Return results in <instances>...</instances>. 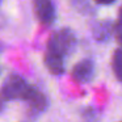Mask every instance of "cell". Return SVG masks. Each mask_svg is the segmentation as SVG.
<instances>
[{
    "mask_svg": "<svg viewBox=\"0 0 122 122\" xmlns=\"http://www.w3.org/2000/svg\"><path fill=\"white\" fill-rule=\"evenodd\" d=\"M33 88L21 76L9 75L1 85V93L5 100H26Z\"/></svg>",
    "mask_w": 122,
    "mask_h": 122,
    "instance_id": "obj_1",
    "label": "cell"
},
{
    "mask_svg": "<svg viewBox=\"0 0 122 122\" xmlns=\"http://www.w3.org/2000/svg\"><path fill=\"white\" fill-rule=\"evenodd\" d=\"M75 43H76V40H75L74 33L70 29H61L51 34L47 43V51L63 56L74 49Z\"/></svg>",
    "mask_w": 122,
    "mask_h": 122,
    "instance_id": "obj_2",
    "label": "cell"
},
{
    "mask_svg": "<svg viewBox=\"0 0 122 122\" xmlns=\"http://www.w3.org/2000/svg\"><path fill=\"white\" fill-rule=\"evenodd\" d=\"M34 12L43 25H50L55 19V9L51 0H34Z\"/></svg>",
    "mask_w": 122,
    "mask_h": 122,
    "instance_id": "obj_3",
    "label": "cell"
},
{
    "mask_svg": "<svg viewBox=\"0 0 122 122\" xmlns=\"http://www.w3.org/2000/svg\"><path fill=\"white\" fill-rule=\"evenodd\" d=\"M93 75V62L89 59H83L79 63L75 64L74 70H72V77L74 80L79 83H85L91 80Z\"/></svg>",
    "mask_w": 122,
    "mask_h": 122,
    "instance_id": "obj_4",
    "label": "cell"
},
{
    "mask_svg": "<svg viewBox=\"0 0 122 122\" xmlns=\"http://www.w3.org/2000/svg\"><path fill=\"white\" fill-rule=\"evenodd\" d=\"M45 64L47 67V70L54 75H61L64 71V66H63V56L58 55L55 53L47 51L45 55Z\"/></svg>",
    "mask_w": 122,
    "mask_h": 122,
    "instance_id": "obj_5",
    "label": "cell"
},
{
    "mask_svg": "<svg viewBox=\"0 0 122 122\" xmlns=\"http://www.w3.org/2000/svg\"><path fill=\"white\" fill-rule=\"evenodd\" d=\"M26 101L29 102L30 108L34 109V110H42L46 106V97L38 89H36V88L32 89V92L28 96Z\"/></svg>",
    "mask_w": 122,
    "mask_h": 122,
    "instance_id": "obj_6",
    "label": "cell"
},
{
    "mask_svg": "<svg viewBox=\"0 0 122 122\" xmlns=\"http://www.w3.org/2000/svg\"><path fill=\"white\" fill-rule=\"evenodd\" d=\"M113 71L116 77L122 83V50H116L113 54Z\"/></svg>",
    "mask_w": 122,
    "mask_h": 122,
    "instance_id": "obj_7",
    "label": "cell"
},
{
    "mask_svg": "<svg viewBox=\"0 0 122 122\" xmlns=\"http://www.w3.org/2000/svg\"><path fill=\"white\" fill-rule=\"evenodd\" d=\"M93 33H95V37L97 38V40L104 41L108 37H110V36H109L110 34V28L108 26L106 22H98V24H96Z\"/></svg>",
    "mask_w": 122,
    "mask_h": 122,
    "instance_id": "obj_8",
    "label": "cell"
},
{
    "mask_svg": "<svg viewBox=\"0 0 122 122\" xmlns=\"http://www.w3.org/2000/svg\"><path fill=\"white\" fill-rule=\"evenodd\" d=\"M114 33H116V37H117V41L122 45V24L118 22L114 28Z\"/></svg>",
    "mask_w": 122,
    "mask_h": 122,
    "instance_id": "obj_9",
    "label": "cell"
},
{
    "mask_svg": "<svg viewBox=\"0 0 122 122\" xmlns=\"http://www.w3.org/2000/svg\"><path fill=\"white\" fill-rule=\"evenodd\" d=\"M96 1L100 4H110V3H113L114 0H96Z\"/></svg>",
    "mask_w": 122,
    "mask_h": 122,
    "instance_id": "obj_10",
    "label": "cell"
},
{
    "mask_svg": "<svg viewBox=\"0 0 122 122\" xmlns=\"http://www.w3.org/2000/svg\"><path fill=\"white\" fill-rule=\"evenodd\" d=\"M119 22L122 24V7H121V9H119Z\"/></svg>",
    "mask_w": 122,
    "mask_h": 122,
    "instance_id": "obj_11",
    "label": "cell"
},
{
    "mask_svg": "<svg viewBox=\"0 0 122 122\" xmlns=\"http://www.w3.org/2000/svg\"><path fill=\"white\" fill-rule=\"evenodd\" d=\"M0 109H1V101H0Z\"/></svg>",
    "mask_w": 122,
    "mask_h": 122,
    "instance_id": "obj_12",
    "label": "cell"
}]
</instances>
